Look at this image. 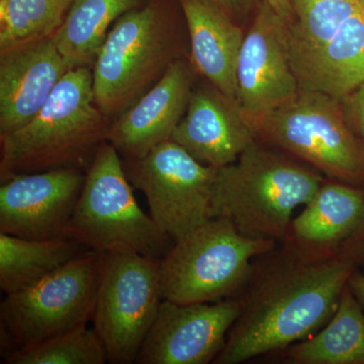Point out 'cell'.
Masks as SVG:
<instances>
[{"label": "cell", "instance_id": "cell-1", "mask_svg": "<svg viewBox=\"0 0 364 364\" xmlns=\"http://www.w3.org/2000/svg\"><path fill=\"white\" fill-rule=\"evenodd\" d=\"M358 267L347 250L322 260L301 259L282 247L261 256L214 363H246L315 334L336 311Z\"/></svg>", "mask_w": 364, "mask_h": 364}, {"label": "cell", "instance_id": "cell-2", "mask_svg": "<svg viewBox=\"0 0 364 364\" xmlns=\"http://www.w3.org/2000/svg\"><path fill=\"white\" fill-rule=\"evenodd\" d=\"M112 119L98 109L92 69L72 68L21 128L0 135V178L60 168H90Z\"/></svg>", "mask_w": 364, "mask_h": 364}, {"label": "cell", "instance_id": "cell-3", "mask_svg": "<svg viewBox=\"0 0 364 364\" xmlns=\"http://www.w3.org/2000/svg\"><path fill=\"white\" fill-rule=\"evenodd\" d=\"M326 177L284 152L255 140L236 161L217 170L213 218L242 234L282 243L294 210L306 205Z\"/></svg>", "mask_w": 364, "mask_h": 364}, {"label": "cell", "instance_id": "cell-4", "mask_svg": "<svg viewBox=\"0 0 364 364\" xmlns=\"http://www.w3.org/2000/svg\"><path fill=\"white\" fill-rule=\"evenodd\" d=\"M184 55L182 33L162 0H148L112 26L92 69L98 109L114 121Z\"/></svg>", "mask_w": 364, "mask_h": 364}, {"label": "cell", "instance_id": "cell-5", "mask_svg": "<svg viewBox=\"0 0 364 364\" xmlns=\"http://www.w3.org/2000/svg\"><path fill=\"white\" fill-rule=\"evenodd\" d=\"M287 23L299 90L341 100L364 82V6L360 0H291Z\"/></svg>", "mask_w": 364, "mask_h": 364}, {"label": "cell", "instance_id": "cell-6", "mask_svg": "<svg viewBox=\"0 0 364 364\" xmlns=\"http://www.w3.org/2000/svg\"><path fill=\"white\" fill-rule=\"evenodd\" d=\"M277 245L242 234L226 218H213L174 241L160 259L162 299L200 304L234 298L250 279L256 258Z\"/></svg>", "mask_w": 364, "mask_h": 364}, {"label": "cell", "instance_id": "cell-7", "mask_svg": "<svg viewBox=\"0 0 364 364\" xmlns=\"http://www.w3.org/2000/svg\"><path fill=\"white\" fill-rule=\"evenodd\" d=\"M64 237L98 253H134L161 259L174 240L136 203L121 155L105 142L98 149Z\"/></svg>", "mask_w": 364, "mask_h": 364}, {"label": "cell", "instance_id": "cell-8", "mask_svg": "<svg viewBox=\"0 0 364 364\" xmlns=\"http://www.w3.org/2000/svg\"><path fill=\"white\" fill-rule=\"evenodd\" d=\"M256 138L328 179L364 186V141L351 130L338 98L299 90L252 124Z\"/></svg>", "mask_w": 364, "mask_h": 364}, {"label": "cell", "instance_id": "cell-9", "mask_svg": "<svg viewBox=\"0 0 364 364\" xmlns=\"http://www.w3.org/2000/svg\"><path fill=\"white\" fill-rule=\"evenodd\" d=\"M93 329L107 361L135 363L163 301L160 259L134 253H100Z\"/></svg>", "mask_w": 364, "mask_h": 364}, {"label": "cell", "instance_id": "cell-10", "mask_svg": "<svg viewBox=\"0 0 364 364\" xmlns=\"http://www.w3.org/2000/svg\"><path fill=\"white\" fill-rule=\"evenodd\" d=\"M100 257L97 251H86L33 286L6 294L0 305V325L16 350L92 320Z\"/></svg>", "mask_w": 364, "mask_h": 364}, {"label": "cell", "instance_id": "cell-11", "mask_svg": "<svg viewBox=\"0 0 364 364\" xmlns=\"http://www.w3.org/2000/svg\"><path fill=\"white\" fill-rule=\"evenodd\" d=\"M123 162L132 186L145 195L151 217L174 241L213 219L218 169L178 144L168 140L140 159Z\"/></svg>", "mask_w": 364, "mask_h": 364}, {"label": "cell", "instance_id": "cell-12", "mask_svg": "<svg viewBox=\"0 0 364 364\" xmlns=\"http://www.w3.org/2000/svg\"><path fill=\"white\" fill-rule=\"evenodd\" d=\"M240 311L239 298L200 304L163 299L136 361L142 364L214 363Z\"/></svg>", "mask_w": 364, "mask_h": 364}, {"label": "cell", "instance_id": "cell-13", "mask_svg": "<svg viewBox=\"0 0 364 364\" xmlns=\"http://www.w3.org/2000/svg\"><path fill=\"white\" fill-rule=\"evenodd\" d=\"M237 104L251 124L299 90L289 60L287 23L263 1L246 33L236 68Z\"/></svg>", "mask_w": 364, "mask_h": 364}, {"label": "cell", "instance_id": "cell-14", "mask_svg": "<svg viewBox=\"0 0 364 364\" xmlns=\"http://www.w3.org/2000/svg\"><path fill=\"white\" fill-rule=\"evenodd\" d=\"M85 174L80 169L60 168L1 181L0 233L25 239L64 237Z\"/></svg>", "mask_w": 364, "mask_h": 364}, {"label": "cell", "instance_id": "cell-15", "mask_svg": "<svg viewBox=\"0 0 364 364\" xmlns=\"http://www.w3.org/2000/svg\"><path fill=\"white\" fill-rule=\"evenodd\" d=\"M196 71L189 60H176L145 95L112 122L107 142L124 160L140 159L171 140L193 90Z\"/></svg>", "mask_w": 364, "mask_h": 364}, {"label": "cell", "instance_id": "cell-16", "mask_svg": "<svg viewBox=\"0 0 364 364\" xmlns=\"http://www.w3.org/2000/svg\"><path fill=\"white\" fill-rule=\"evenodd\" d=\"M363 226L364 186L326 178L280 245L301 259H327L343 252Z\"/></svg>", "mask_w": 364, "mask_h": 364}, {"label": "cell", "instance_id": "cell-17", "mask_svg": "<svg viewBox=\"0 0 364 364\" xmlns=\"http://www.w3.org/2000/svg\"><path fill=\"white\" fill-rule=\"evenodd\" d=\"M171 140L203 164L219 169L236 161L257 138L238 104L207 82L193 86Z\"/></svg>", "mask_w": 364, "mask_h": 364}, {"label": "cell", "instance_id": "cell-18", "mask_svg": "<svg viewBox=\"0 0 364 364\" xmlns=\"http://www.w3.org/2000/svg\"><path fill=\"white\" fill-rule=\"evenodd\" d=\"M71 69L55 35L0 52V135L25 126Z\"/></svg>", "mask_w": 364, "mask_h": 364}, {"label": "cell", "instance_id": "cell-19", "mask_svg": "<svg viewBox=\"0 0 364 364\" xmlns=\"http://www.w3.org/2000/svg\"><path fill=\"white\" fill-rule=\"evenodd\" d=\"M196 74L237 102L236 68L244 35L240 26L213 0H178Z\"/></svg>", "mask_w": 364, "mask_h": 364}, {"label": "cell", "instance_id": "cell-20", "mask_svg": "<svg viewBox=\"0 0 364 364\" xmlns=\"http://www.w3.org/2000/svg\"><path fill=\"white\" fill-rule=\"evenodd\" d=\"M293 364H364V313L347 282L324 327L282 351Z\"/></svg>", "mask_w": 364, "mask_h": 364}, {"label": "cell", "instance_id": "cell-21", "mask_svg": "<svg viewBox=\"0 0 364 364\" xmlns=\"http://www.w3.org/2000/svg\"><path fill=\"white\" fill-rule=\"evenodd\" d=\"M88 250L68 237L25 239L0 233V289L6 294L28 289Z\"/></svg>", "mask_w": 364, "mask_h": 364}, {"label": "cell", "instance_id": "cell-22", "mask_svg": "<svg viewBox=\"0 0 364 364\" xmlns=\"http://www.w3.org/2000/svg\"><path fill=\"white\" fill-rule=\"evenodd\" d=\"M144 4L145 0H72L55 33L60 52L71 68L92 67L114 23Z\"/></svg>", "mask_w": 364, "mask_h": 364}, {"label": "cell", "instance_id": "cell-23", "mask_svg": "<svg viewBox=\"0 0 364 364\" xmlns=\"http://www.w3.org/2000/svg\"><path fill=\"white\" fill-rule=\"evenodd\" d=\"M72 0H0V52L51 37Z\"/></svg>", "mask_w": 364, "mask_h": 364}, {"label": "cell", "instance_id": "cell-24", "mask_svg": "<svg viewBox=\"0 0 364 364\" xmlns=\"http://www.w3.org/2000/svg\"><path fill=\"white\" fill-rule=\"evenodd\" d=\"M107 351L95 329L87 325L62 333L39 344L18 349L7 364H104Z\"/></svg>", "mask_w": 364, "mask_h": 364}, {"label": "cell", "instance_id": "cell-25", "mask_svg": "<svg viewBox=\"0 0 364 364\" xmlns=\"http://www.w3.org/2000/svg\"><path fill=\"white\" fill-rule=\"evenodd\" d=\"M340 102L351 130L364 141V82L342 97Z\"/></svg>", "mask_w": 364, "mask_h": 364}, {"label": "cell", "instance_id": "cell-26", "mask_svg": "<svg viewBox=\"0 0 364 364\" xmlns=\"http://www.w3.org/2000/svg\"><path fill=\"white\" fill-rule=\"evenodd\" d=\"M280 18L287 23H291L294 18L293 6L291 0H264Z\"/></svg>", "mask_w": 364, "mask_h": 364}, {"label": "cell", "instance_id": "cell-27", "mask_svg": "<svg viewBox=\"0 0 364 364\" xmlns=\"http://www.w3.org/2000/svg\"><path fill=\"white\" fill-rule=\"evenodd\" d=\"M348 286L360 305L364 308V274L354 272L348 279Z\"/></svg>", "mask_w": 364, "mask_h": 364}, {"label": "cell", "instance_id": "cell-28", "mask_svg": "<svg viewBox=\"0 0 364 364\" xmlns=\"http://www.w3.org/2000/svg\"><path fill=\"white\" fill-rule=\"evenodd\" d=\"M347 250L353 254L358 260V265L364 263V226L346 247Z\"/></svg>", "mask_w": 364, "mask_h": 364}, {"label": "cell", "instance_id": "cell-29", "mask_svg": "<svg viewBox=\"0 0 364 364\" xmlns=\"http://www.w3.org/2000/svg\"><path fill=\"white\" fill-rule=\"evenodd\" d=\"M215 4H219L228 14H240L245 11L249 0H213Z\"/></svg>", "mask_w": 364, "mask_h": 364}, {"label": "cell", "instance_id": "cell-30", "mask_svg": "<svg viewBox=\"0 0 364 364\" xmlns=\"http://www.w3.org/2000/svg\"><path fill=\"white\" fill-rule=\"evenodd\" d=\"M361 4H363V6H364V0H360Z\"/></svg>", "mask_w": 364, "mask_h": 364}]
</instances>
